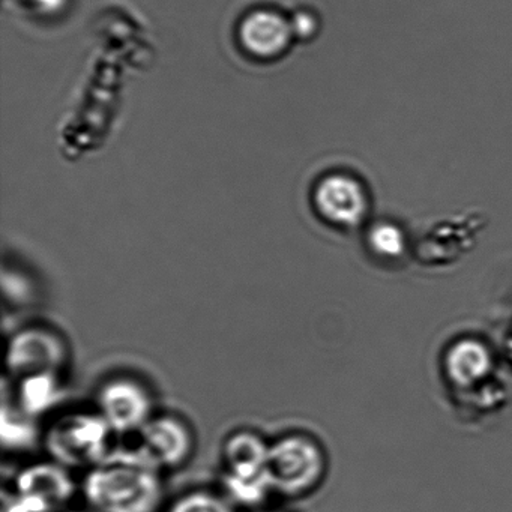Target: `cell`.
Instances as JSON below:
<instances>
[{"label": "cell", "mask_w": 512, "mask_h": 512, "mask_svg": "<svg viewBox=\"0 0 512 512\" xmlns=\"http://www.w3.org/2000/svg\"><path fill=\"white\" fill-rule=\"evenodd\" d=\"M64 397V382L58 374L23 377L17 386L16 404L26 415H43Z\"/></svg>", "instance_id": "11"}, {"label": "cell", "mask_w": 512, "mask_h": 512, "mask_svg": "<svg viewBox=\"0 0 512 512\" xmlns=\"http://www.w3.org/2000/svg\"><path fill=\"white\" fill-rule=\"evenodd\" d=\"M370 241L371 250L379 256L388 257V259H395L401 256L404 251V236L398 227L392 224H379L374 227L368 236Z\"/></svg>", "instance_id": "15"}, {"label": "cell", "mask_w": 512, "mask_h": 512, "mask_svg": "<svg viewBox=\"0 0 512 512\" xmlns=\"http://www.w3.org/2000/svg\"><path fill=\"white\" fill-rule=\"evenodd\" d=\"M68 362L70 347L67 340L47 326H26L17 331L8 344V373L17 380L38 374L62 376Z\"/></svg>", "instance_id": "5"}, {"label": "cell", "mask_w": 512, "mask_h": 512, "mask_svg": "<svg viewBox=\"0 0 512 512\" xmlns=\"http://www.w3.org/2000/svg\"><path fill=\"white\" fill-rule=\"evenodd\" d=\"M289 26L283 17L272 11H257L242 25V43L259 58L278 56L290 40Z\"/></svg>", "instance_id": "10"}, {"label": "cell", "mask_w": 512, "mask_h": 512, "mask_svg": "<svg viewBox=\"0 0 512 512\" xmlns=\"http://www.w3.org/2000/svg\"><path fill=\"white\" fill-rule=\"evenodd\" d=\"M326 454L319 440L302 431H290L269 446L268 472L272 491L280 496L313 493L326 473Z\"/></svg>", "instance_id": "4"}, {"label": "cell", "mask_w": 512, "mask_h": 512, "mask_svg": "<svg viewBox=\"0 0 512 512\" xmlns=\"http://www.w3.org/2000/svg\"><path fill=\"white\" fill-rule=\"evenodd\" d=\"M32 416L26 415L19 406H4V427H11V430H4L5 446L11 448H25L31 443L35 430L32 425Z\"/></svg>", "instance_id": "13"}, {"label": "cell", "mask_w": 512, "mask_h": 512, "mask_svg": "<svg viewBox=\"0 0 512 512\" xmlns=\"http://www.w3.org/2000/svg\"><path fill=\"white\" fill-rule=\"evenodd\" d=\"M139 448L160 467L179 469L193 458L196 433L187 419L176 413H155L139 433Z\"/></svg>", "instance_id": "8"}, {"label": "cell", "mask_w": 512, "mask_h": 512, "mask_svg": "<svg viewBox=\"0 0 512 512\" xmlns=\"http://www.w3.org/2000/svg\"><path fill=\"white\" fill-rule=\"evenodd\" d=\"M269 446L271 442L251 428L227 434L221 445V469L230 499L256 506L274 493L268 472Z\"/></svg>", "instance_id": "2"}, {"label": "cell", "mask_w": 512, "mask_h": 512, "mask_svg": "<svg viewBox=\"0 0 512 512\" xmlns=\"http://www.w3.org/2000/svg\"><path fill=\"white\" fill-rule=\"evenodd\" d=\"M313 206L325 223L352 229L364 220L368 200L364 188L347 175H329L314 188Z\"/></svg>", "instance_id": "9"}, {"label": "cell", "mask_w": 512, "mask_h": 512, "mask_svg": "<svg viewBox=\"0 0 512 512\" xmlns=\"http://www.w3.org/2000/svg\"><path fill=\"white\" fill-rule=\"evenodd\" d=\"M112 428L97 410L65 413L44 433V448L68 470H89L112 452Z\"/></svg>", "instance_id": "3"}, {"label": "cell", "mask_w": 512, "mask_h": 512, "mask_svg": "<svg viewBox=\"0 0 512 512\" xmlns=\"http://www.w3.org/2000/svg\"><path fill=\"white\" fill-rule=\"evenodd\" d=\"M13 491L29 512H58L70 502L76 485L67 467L50 460L23 467Z\"/></svg>", "instance_id": "7"}, {"label": "cell", "mask_w": 512, "mask_h": 512, "mask_svg": "<svg viewBox=\"0 0 512 512\" xmlns=\"http://www.w3.org/2000/svg\"><path fill=\"white\" fill-rule=\"evenodd\" d=\"M70 512H79V511H70Z\"/></svg>", "instance_id": "18"}, {"label": "cell", "mask_w": 512, "mask_h": 512, "mask_svg": "<svg viewBox=\"0 0 512 512\" xmlns=\"http://www.w3.org/2000/svg\"><path fill=\"white\" fill-rule=\"evenodd\" d=\"M4 512H29L26 506L20 502L19 497L11 490L4 494Z\"/></svg>", "instance_id": "16"}, {"label": "cell", "mask_w": 512, "mask_h": 512, "mask_svg": "<svg viewBox=\"0 0 512 512\" xmlns=\"http://www.w3.org/2000/svg\"><path fill=\"white\" fill-rule=\"evenodd\" d=\"M95 410L115 434L140 433L155 415L154 395L142 380L113 376L101 383L95 395Z\"/></svg>", "instance_id": "6"}, {"label": "cell", "mask_w": 512, "mask_h": 512, "mask_svg": "<svg viewBox=\"0 0 512 512\" xmlns=\"http://www.w3.org/2000/svg\"><path fill=\"white\" fill-rule=\"evenodd\" d=\"M163 494L161 469L139 446L113 448L83 481V496L95 512H155Z\"/></svg>", "instance_id": "1"}, {"label": "cell", "mask_w": 512, "mask_h": 512, "mask_svg": "<svg viewBox=\"0 0 512 512\" xmlns=\"http://www.w3.org/2000/svg\"><path fill=\"white\" fill-rule=\"evenodd\" d=\"M169 512H233L224 497L212 491L196 490L182 494L170 506Z\"/></svg>", "instance_id": "14"}, {"label": "cell", "mask_w": 512, "mask_h": 512, "mask_svg": "<svg viewBox=\"0 0 512 512\" xmlns=\"http://www.w3.org/2000/svg\"><path fill=\"white\" fill-rule=\"evenodd\" d=\"M490 368V353L476 341H461L446 356L449 379L458 386H469L484 379L490 373Z\"/></svg>", "instance_id": "12"}, {"label": "cell", "mask_w": 512, "mask_h": 512, "mask_svg": "<svg viewBox=\"0 0 512 512\" xmlns=\"http://www.w3.org/2000/svg\"><path fill=\"white\" fill-rule=\"evenodd\" d=\"M262 512H280V511H262Z\"/></svg>", "instance_id": "17"}]
</instances>
